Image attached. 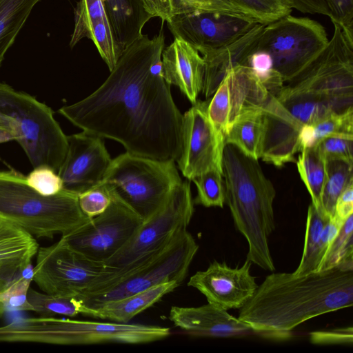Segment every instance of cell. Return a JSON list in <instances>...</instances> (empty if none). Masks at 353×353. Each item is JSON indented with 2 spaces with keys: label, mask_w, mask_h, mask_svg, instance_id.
Segmentation results:
<instances>
[{
  "label": "cell",
  "mask_w": 353,
  "mask_h": 353,
  "mask_svg": "<svg viewBox=\"0 0 353 353\" xmlns=\"http://www.w3.org/2000/svg\"><path fill=\"white\" fill-rule=\"evenodd\" d=\"M165 37L147 34L128 46L103 83L85 99L59 110L83 131L116 141L134 155L176 161L183 114L161 67Z\"/></svg>",
  "instance_id": "1"
},
{
  "label": "cell",
  "mask_w": 353,
  "mask_h": 353,
  "mask_svg": "<svg viewBox=\"0 0 353 353\" xmlns=\"http://www.w3.org/2000/svg\"><path fill=\"white\" fill-rule=\"evenodd\" d=\"M353 271L336 268L305 275L272 273L240 308L239 319L252 331L287 337L315 316L352 307Z\"/></svg>",
  "instance_id": "2"
},
{
  "label": "cell",
  "mask_w": 353,
  "mask_h": 353,
  "mask_svg": "<svg viewBox=\"0 0 353 353\" xmlns=\"http://www.w3.org/2000/svg\"><path fill=\"white\" fill-rule=\"evenodd\" d=\"M275 97L300 129L353 107V37L334 24L325 47Z\"/></svg>",
  "instance_id": "3"
},
{
  "label": "cell",
  "mask_w": 353,
  "mask_h": 353,
  "mask_svg": "<svg viewBox=\"0 0 353 353\" xmlns=\"http://www.w3.org/2000/svg\"><path fill=\"white\" fill-rule=\"evenodd\" d=\"M222 167L225 202L236 230L248 242L247 259L265 270L274 271L268 239L275 229L274 187L258 160L232 144L225 145Z\"/></svg>",
  "instance_id": "4"
},
{
  "label": "cell",
  "mask_w": 353,
  "mask_h": 353,
  "mask_svg": "<svg viewBox=\"0 0 353 353\" xmlns=\"http://www.w3.org/2000/svg\"><path fill=\"white\" fill-rule=\"evenodd\" d=\"M0 218L34 236L50 239L69 234L90 219L81 211L78 194L63 190L53 196H43L14 170H0Z\"/></svg>",
  "instance_id": "5"
},
{
  "label": "cell",
  "mask_w": 353,
  "mask_h": 353,
  "mask_svg": "<svg viewBox=\"0 0 353 353\" xmlns=\"http://www.w3.org/2000/svg\"><path fill=\"white\" fill-rule=\"evenodd\" d=\"M170 334V329L161 326L46 316L21 319L0 326V342L64 345L141 344L162 340Z\"/></svg>",
  "instance_id": "6"
},
{
  "label": "cell",
  "mask_w": 353,
  "mask_h": 353,
  "mask_svg": "<svg viewBox=\"0 0 353 353\" xmlns=\"http://www.w3.org/2000/svg\"><path fill=\"white\" fill-rule=\"evenodd\" d=\"M0 120L14 132L33 168L47 165L58 173L68 140L49 106L0 82Z\"/></svg>",
  "instance_id": "7"
},
{
  "label": "cell",
  "mask_w": 353,
  "mask_h": 353,
  "mask_svg": "<svg viewBox=\"0 0 353 353\" xmlns=\"http://www.w3.org/2000/svg\"><path fill=\"white\" fill-rule=\"evenodd\" d=\"M194 204L190 181H182L174 188L165 203L143 220L128 243L105 263L115 274L100 285L97 291L148 263L187 230L194 214Z\"/></svg>",
  "instance_id": "8"
},
{
  "label": "cell",
  "mask_w": 353,
  "mask_h": 353,
  "mask_svg": "<svg viewBox=\"0 0 353 353\" xmlns=\"http://www.w3.org/2000/svg\"><path fill=\"white\" fill-rule=\"evenodd\" d=\"M181 181L174 161L126 152L112 159L102 183L143 221L165 203Z\"/></svg>",
  "instance_id": "9"
},
{
  "label": "cell",
  "mask_w": 353,
  "mask_h": 353,
  "mask_svg": "<svg viewBox=\"0 0 353 353\" xmlns=\"http://www.w3.org/2000/svg\"><path fill=\"white\" fill-rule=\"evenodd\" d=\"M115 274L105 263L87 258L61 237L55 243L40 247L33 268V281L45 293L82 296Z\"/></svg>",
  "instance_id": "10"
},
{
  "label": "cell",
  "mask_w": 353,
  "mask_h": 353,
  "mask_svg": "<svg viewBox=\"0 0 353 353\" xmlns=\"http://www.w3.org/2000/svg\"><path fill=\"white\" fill-rule=\"evenodd\" d=\"M328 41L325 29L318 21L289 14L264 25L257 50L270 54L274 68L285 84L322 51Z\"/></svg>",
  "instance_id": "11"
},
{
  "label": "cell",
  "mask_w": 353,
  "mask_h": 353,
  "mask_svg": "<svg viewBox=\"0 0 353 353\" xmlns=\"http://www.w3.org/2000/svg\"><path fill=\"white\" fill-rule=\"evenodd\" d=\"M198 250L194 238L185 230L145 264L122 275L104 290L79 299L86 307L91 308L162 283L176 281L181 284Z\"/></svg>",
  "instance_id": "12"
},
{
  "label": "cell",
  "mask_w": 353,
  "mask_h": 353,
  "mask_svg": "<svg viewBox=\"0 0 353 353\" xmlns=\"http://www.w3.org/2000/svg\"><path fill=\"white\" fill-rule=\"evenodd\" d=\"M112 202L103 213L73 232L61 236L77 252L103 263L128 243L143 221L123 200L112 192Z\"/></svg>",
  "instance_id": "13"
},
{
  "label": "cell",
  "mask_w": 353,
  "mask_h": 353,
  "mask_svg": "<svg viewBox=\"0 0 353 353\" xmlns=\"http://www.w3.org/2000/svg\"><path fill=\"white\" fill-rule=\"evenodd\" d=\"M209 100H196L183 114L181 152L176 161L189 181L212 170L223 172L224 136L208 112Z\"/></svg>",
  "instance_id": "14"
},
{
  "label": "cell",
  "mask_w": 353,
  "mask_h": 353,
  "mask_svg": "<svg viewBox=\"0 0 353 353\" xmlns=\"http://www.w3.org/2000/svg\"><path fill=\"white\" fill-rule=\"evenodd\" d=\"M270 93L247 65L229 70L209 99L210 120L224 136L243 113L262 108Z\"/></svg>",
  "instance_id": "15"
},
{
  "label": "cell",
  "mask_w": 353,
  "mask_h": 353,
  "mask_svg": "<svg viewBox=\"0 0 353 353\" xmlns=\"http://www.w3.org/2000/svg\"><path fill=\"white\" fill-rule=\"evenodd\" d=\"M166 21L174 39L187 42L199 53L232 43L259 23L250 17L219 12L175 14Z\"/></svg>",
  "instance_id": "16"
},
{
  "label": "cell",
  "mask_w": 353,
  "mask_h": 353,
  "mask_svg": "<svg viewBox=\"0 0 353 353\" xmlns=\"http://www.w3.org/2000/svg\"><path fill=\"white\" fill-rule=\"evenodd\" d=\"M67 140L58 174L63 190L79 194L102 183L112 159L101 137L82 131L67 136Z\"/></svg>",
  "instance_id": "17"
},
{
  "label": "cell",
  "mask_w": 353,
  "mask_h": 353,
  "mask_svg": "<svg viewBox=\"0 0 353 353\" xmlns=\"http://www.w3.org/2000/svg\"><path fill=\"white\" fill-rule=\"evenodd\" d=\"M250 268L248 259L241 268H235L214 261L205 270L193 274L188 285L198 290L210 303L225 310L240 309L258 288Z\"/></svg>",
  "instance_id": "18"
},
{
  "label": "cell",
  "mask_w": 353,
  "mask_h": 353,
  "mask_svg": "<svg viewBox=\"0 0 353 353\" xmlns=\"http://www.w3.org/2000/svg\"><path fill=\"white\" fill-rule=\"evenodd\" d=\"M169 319L176 327L194 336L228 338L252 331L248 323L210 303L199 307L173 306Z\"/></svg>",
  "instance_id": "19"
},
{
  "label": "cell",
  "mask_w": 353,
  "mask_h": 353,
  "mask_svg": "<svg viewBox=\"0 0 353 353\" xmlns=\"http://www.w3.org/2000/svg\"><path fill=\"white\" fill-rule=\"evenodd\" d=\"M162 73L170 85L177 86L192 103L203 89L205 72L201 54L191 45L179 39L164 48L161 57Z\"/></svg>",
  "instance_id": "20"
},
{
  "label": "cell",
  "mask_w": 353,
  "mask_h": 353,
  "mask_svg": "<svg viewBox=\"0 0 353 353\" xmlns=\"http://www.w3.org/2000/svg\"><path fill=\"white\" fill-rule=\"evenodd\" d=\"M264 25L257 23L232 43L200 53L205 65L202 92L207 99L212 96L229 70L237 65H248L249 57L257 50Z\"/></svg>",
  "instance_id": "21"
},
{
  "label": "cell",
  "mask_w": 353,
  "mask_h": 353,
  "mask_svg": "<svg viewBox=\"0 0 353 353\" xmlns=\"http://www.w3.org/2000/svg\"><path fill=\"white\" fill-rule=\"evenodd\" d=\"M83 38L93 41L110 71L112 70L119 57L102 0H79L77 4L70 47Z\"/></svg>",
  "instance_id": "22"
},
{
  "label": "cell",
  "mask_w": 353,
  "mask_h": 353,
  "mask_svg": "<svg viewBox=\"0 0 353 353\" xmlns=\"http://www.w3.org/2000/svg\"><path fill=\"white\" fill-rule=\"evenodd\" d=\"M39 248L34 236L19 225L0 218V291L32 264Z\"/></svg>",
  "instance_id": "23"
},
{
  "label": "cell",
  "mask_w": 353,
  "mask_h": 353,
  "mask_svg": "<svg viewBox=\"0 0 353 353\" xmlns=\"http://www.w3.org/2000/svg\"><path fill=\"white\" fill-rule=\"evenodd\" d=\"M342 225L311 203L307 210L303 250L299 265L293 272L294 274L319 272Z\"/></svg>",
  "instance_id": "24"
},
{
  "label": "cell",
  "mask_w": 353,
  "mask_h": 353,
  "mask_svg": "<svg viewBox=\"0 0 353 353\" xmlns=\"http://www.w3.org/2000/svg\"><path fill=\"white\" fill-rule=\"evenodd\" d=\"M109 19L119 57L142 36L145 23L152 18L142 0H102Z\"/></svg>",
  "instance_id": "25"
},
{
  "label": "cell",
  "mask_w": 353,
  "mask_h": 353,
  "mask_svg": "<svg viewBox=\"0 0 353 353\" xmlns=\"http://www.w3.org/2000/svg\"><path fill=\"white\" fill-rule=\"evenodd\" d=\"M179 285L176 281L165 282L142 292L108 301L94 307H85L83 315L107 319L112 322L128 323L135 316L153 305Z\"/></svg>",
  "instance_id": "26"
},
{
  "label": "cell",
  "mask_w": 353,
  "mask_h": 353,
  "mask_svg": "<svg viewBox=\"0 0 353 353\" xmlns=\"http://www.w3.org/2000/svg\"><path fill=\"white\" fill-rule=\"evenodd\" d=\"M264 134L262 108L248 111L232 125L224 137L225 145L232 144L245 155L261 159Z\"/></svg>",
  "instance_id": "27"
},
{
  "label": "cell",
  "mask_w": 353,
  "mask_h": 353,
  "mask_svg": "<svg viewBox=\"0 0 353 353\" xmlns=\"http://www.w3.org/2000/svg\"><path fill=\"white\" fill-rule=\"evenodd\" d=\"M334 135L353 136V107L330 113L312 124L303 125L299 134L301 150L313 148L323 139Z\"/></svg>",
  "instance_id": "28"
},
{
  "label": "cell",
  "mask_w": 353,
  "mask_h": 353,
  "mask_svg": "<svg viewBox=\"0 0 353 353\" xmlns=\"http://www.w3.org/2000/svg\"><path fill=\"white\" fill-rule=\"evenodd\" d=\"M40 0H0V67L33 8Z\"/></svg>",
  "instance_id": "29"
},
{
  "label": "cell",
  "mask_w": 353,
  "mask_h": 353,
  "mask_svg": "<svg viewBox=\"0 0 353 353\" xmlns=\"http://www.w3.org/2000/svg\"><path fill=\"white\" fill-rule=\"evenodd\" d=\"M353 164L341 160L325 161V176L321 196L324 213L333 217L337 199L353 182Z\"/></svg>",
  "instance_id": "30"
},
{
  "label": "cell",
  "mask_w": 353,
  "mask_h": 353,
  "mask_svg": "<svg viewBox=\"0 0 353 353\" xmlns=\"http://www.w3.org/2000/svg\"><path fill=\"white\" fill-rule=\"evenodd\" d=\"M27 297L32 312L40 316L61 315L72 317L79 314H84L86 309L83 301L77 296L51 295L30 288Z\"/></svg>",
  "instance_id": "31"
},
{
  "label": "cell",
  "mask_w": 353,
  "mask_h": 353,
  "mask_svg": "<svg viewBox=\"0 0 353 353\" xmlns=\"http://www.w3.org/2000/svg\"><path fill=\"white\" fill-rule=\"evenodd\" d=\"M300 176L312 199V203L321 209V196L325 176V161L315 147L304 148L296 161Z\"/></svg>",
  "instance_id": "32"
},
{
  "label": "cell",
  "mask_w": 353,
  "mask_h": 353,
  "mask_svg": "<svg viewBox=\"0 0 353 353\" xmlns=\"http://www.w3.org/2000/svg\"><path fill=\"white\" fill-rule=\"evenodd\" d=\"M353 214L341 225L321 265L319 271L336 268L353 271Z\"/></svg>",
  "instance_id": "33"
},
{
  "label": "cell",
  "mask_w": 353,
  "mask_h": 353,
  "mask_svg": "<svg viewBox=\"0 0 353 353\" xmlns=\"http://www.w3.org/2000/svg\"><path fill=\"white\" fill-rule=\"evenodd\" d=\"M32 264L17 274L0 291V304L5 310L32 311L28 292L33 281Z\"/></svg>",
  "instance_id": "34"
},
{
  "label": "cell",
  "mask_w": 353,
  "mask_h": 353,
  "mask_svg": "<svg viewBox=\"0 0 353 353\" xmlns=\"http://www.w3.org/2000/svg\"><path fill=\"white\" fill-rule=\"evenodd\" d=\"M192 181L197 188L194 204L207 208L223 207L225 192L223 172L216 170H209L195 176Z\"/></svg>",
  "instance_id": "35"
},
{
  "label": "cell",
  "mask_w": 353,
  "mask_h": 353,
  "mask_svg": "<svg viewBox=\"0 0 353 353\" xmlns=\"http://www.w3.org/2000/svg\"><path fill=\"white\" fill-rule=\"evenodd\" d=\"M170 3L172 16L194 12H219L252 17L234 0H170Z\"/></svg>",
  "instance_id": "36"
},
{
  "label": "cell",
  "mask_w": 353,
  "mask_h": 353,
  "mask_svg": "<svg viewBox=\"0 0 353 353\" xmlns=\"http://www.w3.org/2000/svg\"><path fill=\"white\" fill-rule=\"evenodd\" d=\"M258 22L268 24L291 13L289 0H234Z\"/></svg>",
  "instance_id": "37"
},
{
  "label": "cell",
  "mask_w": 353,
  "mask_h": 353,
  "mask_svg": "<svg viewBox=\"0 0 353 353\" xmlns=\"http://www.w3.org/2000/svg\"><path fill=\"white\" fill-rule=\"evenodd\" d=\"M321 157L353 164V136L334 135L321 140L315 146Z\"/></svg>",
  "instance_id": "38"
},
{
  "label": "cell",
  "mask_w": 353,
  "mask_h": 353,
  "mask_svg": "<svg viewBox=\"0 0 353 353\" xmlns=\"http://www.w3.org/2000/svg\"><path fill=\"white\" fill-rule=\"evenodd\" d=\"M112 200V192L103 183L78 194L79 207L90 219L103 213L109 207Z\"/></svg>",
  "instance_id": "39"
},
{
  "label": "cell",
  "mask_w": 353,
  "mask_h": 353,
  "mask_svg": "<svg viewBox=\"0 0 353 353\" xmlns=\"http://www.w3.org/2000/svg\"><path fill=\"white\" fill-rule=\"evenodd\" d=\"M26 176L28 185L43 196H53L63 190L61 177L49 166L33 168Z\"/></svg>",
  "instance_id": "40"
},
{
  "label": "cell",
  "mask_w": 353,
  "mask_h": 353,
  "mask_svg": "<svg viewBox=\"0 0 353 353\" xmlns=\"http://www.w3.org/2000/svg\"><path fill=\"white\" fill-rule=\"evenodd\" d=\"M332 23L353 37V0H324Z\"/></svg>",
  "instance_id": "41"
},
{
  "label": "cell",
  "mask_w": 353,
  "mask_h": 353,
  "mask_svg": "<svg viewBox=\"0 0 353 353\" xmlns=\"http://www.w3.org/2000/svg\"><path fill=\"white\" fill-rule=\"evenodd\" d=\"M248 65L263 83H265L276 71L274 68L273 60L269 53L257 50L248 58Z\"/></svg>",
  "instance_id": "42"
},
{
  "label": "cell",
  "mask_w": 353,
  "mask_h": 353,
  "mask_svg": "<svg viewBox=\"0 0 353 353\" xmlns=\"http://www.w3.org/2000/svg\"><path fill=\"white\" fill-rule=\"evenodd\" d=\"M352 327H345L310 333V341L314 344H348L352 343Z\"/></svg>",
  "instance_id": "43"
},
{
  "label": "cell",
  "mask_w": 353,
  "mask_h": 353,
  "mask_svg": "<svg viewBox=\"0 0 353 353\" xmlns=\"http://www.w3.org/2000/svg\"><path fill=\"white\" fill-rule=\"evenodd\" d=\"M351 214H353V182L346 187L337 199L332 219L342 225Z\"/></svg>",
  "instance_id": "44"
},
{
  "label": "cell",
  "mask_w": 353,
  "mask_h": 353,
  "mask_svg": "<svg viewBox=\"0 0 353 353\" xmlns=\"http://www.w3.org/2000/svg\"><path fill=\"white\" fill-rule=\"evenodd\" d=\"M289 1L292 9L301 12L329 16V10L324 0H289Z\"/></svg>",
  "instance_id": "45"
},
{
  "label": "cell",
  "mask_w": 353,
  "mask_h": 353,
  "mask_svg": "<svg viewBox=\"0 0 353 353\" xmlns=\"http://www.w3.org/2000/svg\"><path fill=\"white\" fill-rule=\"evenodd\" d=\"M146 10L152 17L166 21L172 17L170 0H142Z\"/></svg>",
  "instance_id": "46"
},
{
  "label": "cell",
  "mask_w": 353,
  "mask_h": 353,
  "mask_svg": "<svg viewBox=\"0 0 353 353\" xmlns=\"http://www.w3.org/2000/svg\"><path fill=\"white\" fill-rule=\"evenodd\" d=\"M14 132L8 126H0V143L15 141Z\"/></svg>",
  "instance_id": "47"
},
{
  "label": "cell",
  "mask_w": 353,
  "mask_h": 353,
  "mask_svg": "<svg viewBox=\"0 0 353 353\" xmlns=\"http://www.w3.org/2000/svg\"><path fill=\"white\" fill-rule=\"evenodd\" d=\"M0 126H7L1 120H0Z\"/></svg>",
  "instance_id": "48"
}]
</instances>
